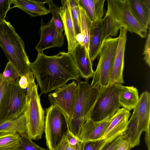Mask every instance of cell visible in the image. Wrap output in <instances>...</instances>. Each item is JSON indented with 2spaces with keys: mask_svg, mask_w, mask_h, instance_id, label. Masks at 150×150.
Here are the masks:
<instances>
[{
  "mask_svg": "<svg viewBox=\"0 0 150 150\" xmlns=\"http://www.w3.org/2000/svg\"><path fill=\"white\" fill-rule=\"evenodd\" d=\"M30 65L40 87V95L63 86L70 80H80L79 72L68 52L60 51L51 56L38 53L36 60Z\"/></svg>",
  "mask_w": 150,
  "mask_h": 150,
  "instance_id": "1",
  "label": "cell"
},
{
  "mask_svg": "<svg viewBox=\"0 0 150 150\" xmlns=\"http://www.w3.org/2000/svg\"><path fill=\"white\" fill-rule=\"evenodd\" d=\"M0 46L8 62L16 68L20 77L32 72L25 44L9 22L0 21Z\"/></svg>",
  "mask_w": 150,
  "mask_h": 150,
  "instance_id": "2",
  "label": "cell"
},
{
  "mask_svg": "<svg viewBox=\"0 0 150 150\" xmlns=\"http://www.w3.org/2000/svg\"><path fill=\"white\" fill-rule=\"evenodd\" d=\"M78 91L74 112L68 123L69 130L79 137L82 126L89 119L100 93L99 89L92 87L88 81H77Z\"/></svg>",
  "mask_w": 150,
  "mask_h": 150,
  "instance_id": "3",
  "label": "cell"
},
{
  "mask_svg": "<svg viewBox=\"0 0 150 150\" xmlns=\"http://www.w3.org/2000/svg\"><path fill=\"white\" fill-rule=\"evenodd\" d=\"M27 78V104L24 113L26 119L27 134L32 139L38 140L41 138L44 131L45 112L38 93V85L35 83L32 72Z\"/></svg>",
  "mask_w": 150,
  "mask_h": 150,
  "instance_id": "4",
  "label": "cell"
},
{
  "mask_svg": "<svg viewBox=\"0 0 150 150\" xmlns=\"http://www.w3.org/2000/svg\"><path fill=\"white\" fill-rule=\"evenodd\" d=\"M123 135L129 142L131 149L139 145L143 132L150 133V94L147 91L140 95L138 101L133 109Z\"/></svg>",
  "mask_w": 150,
  "mask_h": 150,
  "instance_id": "5",
  "label": "cell"
},
{
  "mask_svg": "<svg viewBox=\"0 0 150 150\" xmlns=\"http://www.w3.org/2000/svg\"><path fill=\"white\" fill-rule=\"evenodd\" d=\"M19 78L8 83L0 101V124L15 119L25 110L27 91L19 85Z\"/></svg>",
  "mask_w": 150,
  "mask_h": 150,
  "instance_id": "6",
  "label": "cell"
},
{
  "mask_svg": "<svg viewBox=\"0 0 150 150\" xmlns=\"http://www.w3.org/2000/svg\"><path fill=\"white\" fill-rule=\"evenodd\" d=\"M118 37L109 36L104 41L98 56L97 67L90 85L97 88L100 92L108 86L112 63L115 54Z\"/></svg>",
  "mask_w": 150,
  "mask_h": 150,
  "instance_id": "7",
  "label": "cell"
},
{
  "mask_svg": "<svg viewBox=\"0 0 150 150\" xmlns=\"http://www.w3.org/2000/svg\"><path fill=\"white\" fill-rule=\"evenodd\" d=\"M44 131L49 150H54L69 129L68 122L64 113L54 105L46 108Z\"/></svg>",
  "mask_w": 150,
  "mask_h": 150,
  "instance_id": "8",
  "label": "cell"
},
{
  "mask_svg": "<svg viewBox=\"0 0 150 150\" xmlns=\"http://www.w3.org/2000/svg\"><path fill=\"white\" fill-rule=\"evenodd\" d=\"M122 86L115 83L100 92L89 119L98 122L112 117L121 107L119 95Z\"/></svg>",
  "mask_w": 150,
  "mask_h": 150,
  "instance_id": "9",
  "label": "cell"
},
{
  "mask_svg": "<svg viewBox=\"0 0 150 150\" xmlns=\"http://www.w3.org/2000/svg\"><path fill=\"white\" fill-rule=\"evenodd\" d=\"M107 12L126 26L127 31L142 38L147 35V30L137 21L129 10L127 0H107Z\"/></svg>",
  "mask_w": 150,
  "mask_h": 150,
  "instance_id": "10",
  "label": "cell"
},
{
  "mask_svg": "<svg viewBox=\"0 0 150 150\" xmlns=\"http://www.w3.org/2000/svg\"><path fill=\"white\" fill-rule=\"evenodd\" d=\"M78 84L75 81L55 90L48 95L51 105L55 106L66 115L68 123L72 117L77 99Z\"/></svg>",
  "mask_w": 150,
  "mask_h": 150,
  "instance_id": "11",
  "label": "cell"
},
{
  "mask_svg": "<svg viewBox=\"0 0 150 150\" xmlns=\"http://www.w3.org/2000/svg\"><path fill=\"white\" fill-rule=\"evenodd\" d=\"M120 30L118 45L112 63L107 87L115 83L122 84L124 83L123 71L127 31L126 26L120 28Z\"/></svg>",
  "mask_w": 150,
  "mask_h": 150,
  "instance_id": "12",
  "label": "cell"
},
{
  "mask_svg": "<svg viewBox=\"0 0 150 150\" xmlns=\"http://www.w3.org/2000/svg\"><path fill=\"white\" fill-rule=\"evenodd\" d=\"M40 31V40L35 47L38 53H43L44 50L50 48L60 47L63 45L64 35L58 31L52 18L45 25L41 21Z\"/></svg>",
  "mask_w": 150,
  "mask_h": 150,
  "instance_id": "13",
  "label": "cell"
},
{
  "mask_svg": "<svg viewBox=\"0 0 150 150\" xmlns=\"http://www.w3.org/2000/svg\"><path fill=\"white\" fill-rule=\"evenodd\" d=\"M130 115L129 111L124 108H120L113 116L100 139L108 142L123 134L126 130Z\"/></svg>",
  "mask_w": 150,
  "mask_h": 150,
  "instance_id": "14",
  "label": "cell"
},
{
  "mask_svg": "<svg viewBox=\"0 0 150 150\" xmlns=\"http://www.w3.org/2000/svg\"><path fill=\"white\" fill-rule=\"evenodd\" d=\"M62 6L59 7V13L64 26L65 35L67 43L68 52L70 54L78 43L72 18L69 0L61 1Z\"/></svg>",
  "mask_w": 150,
  "mask_h": 150,
  "instance_id": "15",
  "label": "cell"
},
{
  "mask_svg": "<svg viewBox=\"0 0 150 150\" xmlns=\"http://www.w3.org/2000/svg\"><path fill=\"white\" fill-rule=\"evenodd\" d=\"M70 54L80 76L86 81L93 78L94 73L92 68L93 63L84 47L78 42Z\"/></svg>",
  "mask_w": 150,
  "mask_h": 150,
  "instance_id": "16",
  "label": "cell"
},
{
  "mask_svg": "<svg viewBox=\"0 0 150 150\" xmlns=\"http://www.w3.org/2000/svg\"><path fill=\"white\" fill-rule=\"evenodd\" d=\"M112 117L98 122L88 119L82 126L79 139L83 142L100 139Z\"/></svg>",
  "mask_w": 150,
  "mask_h": 150,
  "instance_id": "17",
  "label": "cell"
},
{
  "mask_svg": "<svg viewBox=\"0 0 150 150\" xmlns=\"http://www.w3.org/2000/svg\"><path fill=\"white\" fill-rule=\"evenodd\" d=\"M129 10L137 21L147 30L150 22V0H127Z\"/></svg>",
  "mask_w": 150,
  "mask_h": 150,
  "instance_id": "18",
  "label": "cell"
},
{
  "mask_svg": "<svg viewBox=\"0 0 150 150\" xmlns=\"http://www.w3.org/2000/svg\"><path fill=\"white\" fill-rule=\"evenodd\" d=\"M47 0H13V6L12 8H18L31 17H36L46 15L50 12L44 6Z\"/></svg>",
  "mask_w": 150,
  "mask_h": 150,
  "instance_id": "19",
  "label": "cell"
},
{
  "mask_svg": "<svg viewBox=\"0 0 150 150\" xmlns=\"http://www.w3.org/2000/svg\"><path fill=\"white\" fill-rule=\"evenodd\" d=\"M103 24L101 29L98 48L99 54L105 39L109 36H116L120 28L124 27L123 25L107 12L103 18Z\"/></svg>",
  "mask_w": 150,
  "mask_h": 150,
  "instance_id": "20",
  "label": "cell"
},
{
  "mask_svg": "<svg viewBox=\"0 0 150 150\" xmlns=\"http://www.w3.org/2000/svg\"><path fill=\"white\" fill-rule=\"evenodd\" d=\"M105 1V0H78V2L92 22L103 19Z\"/></svg>",
  "mask_w": 150,
  "mask_h": 150,
  "instance_id": "21",
  "label": "cell"
},
{
  "mask_svg": "<svg viewBox=\"0 0 150 150\" xmlns=\"http://www.w3.org/2000/svg\"><path fill=\"white\" fill-rule=\"evenodd\" d=\"M139 98L138 90L133 86H122L119 94L121 106L130 111L137 105Z\"/></svg>",
  "mask_w": 150,
  "mask_h": 150,
  "instance_id": "22",
  "label": "cell"
},
{
  "mask_svg": "<svg viewBox=\"0 0 150 150\" xmlns=\"http://www.w3.org/2000/svg\"><path fill=\"white\" fill-rule=\"evenodd\" d=\"M103 24V19L100 21L92 22L89 39V55L92 62L99 55L98 48Z\"/></svg>",
  "mask_w": 150,
  "mask_h": 150,
  "instance_id": "23",
  "label": "cell"
},
{
  "mask_svg": "<svg viewBox=\"0 0 150 150\" xmlns=\"http://www.w3.org/2000/svg\"><path fill=\"white\" fill-rule=\"evenodd\" d=\"M17 133L27 134V125L25 114L23 113L18 117L0 124V134Z\"/></svg>",
  "mask_w": 150,
  "mask_h": 150,
  "instance_id": "24",
  "label": "cell"
},
{
  "mask_svg": "<svg viewBox=\"0 0 150 150\" xmlns=\"http://www.w3.org/2000/svg\"><path fill=\"white\" fill-rule=\"evenodd\" d=\"M78 8L81 33L83 38V45L89 55V39L92 25V21L84 9L80 5L78 0Z\"/></svg>",
  "mask_w": 150,
  "mask_h": 150,
  "instance_id": "25",
  "label": "cell"
},
{
  "mask_svg": "<svg viewBox=\"0 0 150 150\" xmlns=\"http://www.w3.org/2000/svg\"><path fill=\"white\" fill-rule=\"evenodd\" d=\"M20 134L17 133L0 134V150H21Z\"/></svg>",
  "mask_w": 150,
  "mask_h": 150,
  "instance_id": "26",
  "label": "cell"
},
{
  "mask_svg": "<svg viewBox=\"0 0 150 150\" xmlns=\"http://www.w3.org/2000/svg\"><path fill=\"white\" fill-rule=\"evenodd\" d=\"M47 4L49 6L48 10L52 15V18L57 28L60 33L63 34L64 26L59 13V7L54 3L52 0H47Z\"/></svg>",
  "mask_w": 150,
  "mask_h": 150,
  "instance_id": "27",
  "label": "cell"
},
{
  "mask_svg": "<svg viewBox=\"0 0 150 150\" xmlns=\"http://www.w3.org/2000/svg\"><path fill=\"white\" fill-rule=\"evenodd\" d=\"M1 75L2 79L8 83L15 82L20 77L16 68L9 62L7 63Z\"/></svg>",
  "mask_w": 150,
  "mask_h": 150,
  "instance_id": "28",
  "label": "cell"
},
{
  "mask_svg": "<svg viewBox=\"0 0 150 150\" xmlns=\"http://www.w3.org/2000/svg\"><path fill=\"white\" fill-rule=\"evenodd\" d=\"M21 150H49L42 148L33 142L27 134H20Z\"/></svg>",
  "mask_w": 150,
  "mask_h": 150,
  "instance_id": "29",
  "label": "cell"
},
{
  "mask_svg": "<svg viewBox=\"0 0 150 150\" xmlns=\"http://www.w3.org/2000/svg\"><path fill=\"white\" fill-rule=\"evenodd\" d=\"M83 142L81 140L76 144L68 142L64 135L62 139L54 150H83Z\"/></svg>",
  "mask_w": 150,
  "mask_h": 150,
  "instance_id": "30",
  "label": "cell"
},
{
  "mask_svg": "<svg viewBox=\"0 0 150 150\" xmlns=\"http://www.w3.org/2000/svg\"><path fill=\"white\" fill-rule=\"evenodd\" d=\"M71 13L76 35L81 33L78 8V0H69Z\"/></svg>",
  "mask_w": 150,
  "mask_h": 150,
  "instance_id": "31",
  "label": "cell"
},
{
  "mask_svg": "<svg viewBox=\"0 0 150 150\" xmlns=\"http://www.w3.org/2000/svg\"><path fill=\"white\" fill-rule=\"evenodd\" d=\"M107 142L104 139L83 141V150H100Z\"/></svg>",
  "mask_w": 150,
  "mask_h": 150,
  "instance_id": "32",
  "label": "cell"
},
{
  "mask_svg": "<svg viewBox=\"0 0 150 150\" xmlns=\"http://www.w3.org/2000/svg\"><path fill=\"white\" fill-rule=\"evenodd\" d=\"M13 0H0V21L5 20L7 13L12 8Z\"/></svg>",
  "mask_w": 150,
  "mask_h": 150,
  "instance_id": "33",
  "label": "cell"
},
{
  "mask_svg": "<svg viewBox=\"0 0 150 150\" xmlns=\"http://www.w3.org/2000/svg\"><path fill=\"white\" fill-rule=\"evenodd\" d=\"M123 137V134L120 135L113 139L106 142L100 150H115Z\"/></svg>",
  "mask_w": 150,
  "mask_h": 150,
  "instance_id": "34",
  "label": "cell"
},
{
  "mask_svg": "<svg viewBox=\"0 0 150 150\" xmlns=\"http://www.w3.org/2000/svg\"><path fill=\"white\" fill-rule=\"evenodd\" d=\"M143 54L144 59L146 63L149 67L150 66V34L149 31L146 36V40L144 46Z\"/></svg>",
  "mask_w": 150,
  "mask_h": 150,
  "instance_id": "35",
  "label": "cell"
},
{
  "mask_svg": "<svg viewBox=\"0 0 150 150\" xmlns=\"http://www.w3.org/2000/svg\"><path fill=\"white\" fill-rule=\"evenodd\" d=\"M131 144L129 141L124 137L120 142L115 150H130Z\"/></svg>",
  "mask_w": 150,
  "mask_h": 150,
  "instance_id": "36",
  "label": "cell"
},
{
  "mask_svg": "<svg viewBox=\"0 0 150 150\" xmlns=\"http://www.w3.org/2000/svg\"><path fill=\"white\" fill-rule=\"evenodd\" d=\"M8 83L2 79L1 74L0 73V101L7 87Z\"/></svg>",
  "mask_w": 150,
  "mask_h": 150,
  "instance_id": "37",
  "label": "cell"
},
{
  "mask_svg": "<svg viewBox=\"0 0 150 150\" xmlns=\"http://www.w3.org/2000/svg\"><path fill=\"white\" fill-rule=\"evenodd\" d=\"M19 85L22 88L25 89L27 88L28 86V79L26 76L21 77L19 81Z\"/></svg>",
  "mask_w": 150,
  "mask_h": 150,
  "instance_id": "38",
  "label": "cell"
},
{
  "mask_svg": "<svg viewBox=\"0 0 150 150\" xmlns=\"http://www.w3.org/2000/svg\"></svg>",
  "mask_w": 150,
  "mask_h": 150,
  "instance_id": "39",
  "label": "cell"
}]
</instances>
